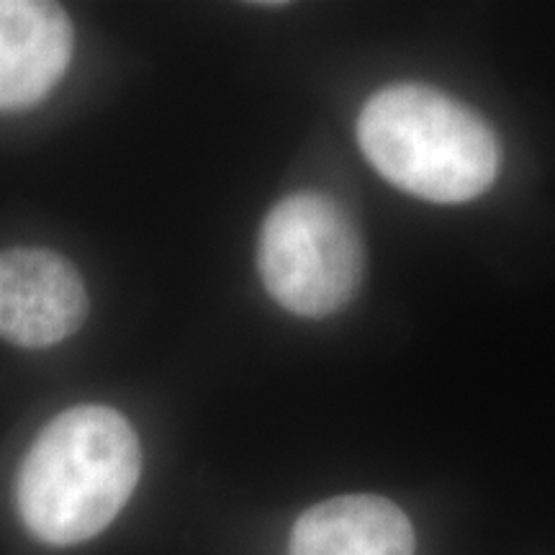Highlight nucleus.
<instances>
[{"label":"nucleus","mask_w":555,"mask_h":555,"mask_svg":"<svg viewBox=\"0 0 555 555\" xmlns=\"http://www.w3.org/2000/svg\"><path fill=\"white\" fill-rule=\"evenodd\" d=\"M139 474L142 448L127 416L101 404L73 406L41 429L21 463L18 515L41 543H86L114 522Z\"/></svg>","instance_id":"nucleus-1"},{"label":"nucleus","mask_w":555,"mask_h":555,"mask_svg":"<svg viewBox=\"0 0 555 555\" xmlns=\"http://www.w3.org/2000/svg\"><path fill=\"white\" fill-rule=\"evenodd\" d=\"M358 142L397 189L435 204H463L496 180L499 142L476 111L442 90L404 82L365 103Z\"/></svg>","instance_id":"nucleus-2"},{"label":"nucleus","mask_w":555,"mask_h":555,"mask_svg":"<svg viewBox=\"0 0 555 555\" xmlns=\"http://www.w3.org/2000/svg\"><path fill=\"white\" fill-rule=\"evenodd\" d=\"M363 262V242L350 214L322 193L283 198L262 224V283L291 314L319 319L350 304Z\"/></svg>","instance_id":"nucleus-3"},{"label":"nucleus","mask_w":555,"mask_h":555,"mask_svg":"<svg viewBox=\"0 0 555 555\" xmlns=\"http://www.w3.org/2000/svg\"><path fill=\"white\" fill-rule=\"evenodd\" d=\"M86 317V283L67 258L37 247L0 253V337L41 350L73 337Z\"/></svg>","instance_id":"nucleus-4"},{"label":"nucleus","mask_w":555,"mask_h":555,"mask_svg":"<svg viewBox=\"0 0 555 555\" xmlns=\"http://www.w3.org/2000/svg\"><path fill=\"white\" fill-rule=\"evenodd\" d=\"M65 9L44 0H0V108L44 101L73 57Z\"/></svg>","instance_id":"nucleus-5"},{"label":"nucleus","mask_w":555,"mask_h":555,"mask_svg":"<svg viewBox=\"0 0 555 555\" xmlns=\"http://www.w3.org/2000/svg\"><path fill=\"white\" fill-rule=\"evenodd\" d=\"M291 555H414V530L384 496H337L298 517Z\"/></svg>","instance_id":"nucleus-6"}]
</instances>
